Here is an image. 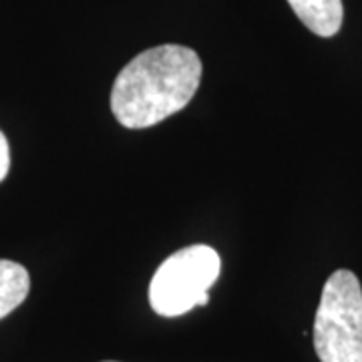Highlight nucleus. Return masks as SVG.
Here are the masks:
<instances>
[{"label": "nucleus", "mask_w": 362, "mask_h": 362, "mask_svg": "<svg viewBox=\"0 0 362 362\" xmlns=\"http://www.w3.org/2000/svg\"><path fill=\"white\" fill-rule=\"evenodd\" d=\"M199 54L181 45L139 52L121 69L111 89V111L127 129H145L175 115L202 83Z\"/></svg>", "instance_id": "f257e3e1"}, {"label": "nucleus", "mask_w": 362, "mask_h": 362, "mask_svg": "<svg viewBox=\"0 0 362 362\" xmlns=\"http://www.w3.org/2000/svg\"><path fill=\"white\" fill-rule=\"evenodd\" d=\"M314 349L320 362H362V288L354 272L337 270L324 284Z\"/></svg>", "instance_id": "f03ea898"}, {"label": "nucleus", "mask_w": 362, "mask_h": 362, "mask_svg": "<svg viewBox=\"0 0 362 362\" xmlns=\"http://www.w3.org/2000/svg\"><path fill=\"white\" fill-rule=\"evenodd\" d=\"M221 272L220 254L195 244L171 254L149 284V304L165 318H175L209 302V288Z\"/></svg>", "instance_id": "7ed1b4c3"}, {"label": "nucleus", "mask_w": 362, "mask_h": 362, "mask_svg": "<svg viewBox=\"0 0 362 362\" xmlns=\"http://www.w3.org/2000/svg\"><path fill=\"white\" fill-rule=\"evenodd\" d=\"M288 4L300 23L322 39L334 37L342 26V0H288Z\"/></svg>", "instance_id": "20e7f679"}, {"label": "nucleus", "mask_w": 362, "mask_h": 362, "mask_svg": "<svg viewBox=\"0 0 362 362\" xmlns=\"http://www.w3.org/2000/svg\"><path fill=\"white\" fill-rule=\"evenodd\" d=\"M30 292V276L25 266L0 259V318L16 310Z\"/></svg>", "instance_id": "39448f33"}, {"label": "nucleus", "mask_w": 362, "mask_h": 362, "mask_svg": "<svg viewBox=\"0 0 362 362\" xmlns=\"http://www.w3.org/2000/svg\"><path fill=\"white\" fill-rule=\"evenodd\" d=\"M8 169H11V147L4 133L0 131V181L8 175Z\"/></svg>", "instance_id": "423d86ee"}, {"label": "nucleus", "mask_w": 362, "mask_h": 362, "mask_svg": "<svg viewBox=\"0 0 362 362\" xmlns=\"http://www.w3.org/2000/svg\"><path fill=\"white\" fill-rule=\"evenodd\" d=\"M107 362H113V361H107Z\"/></svg>", "instance_id": "0eeeda50"}]
</instances>
